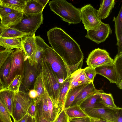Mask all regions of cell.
<instances>
[{
    "instance_id": "obj_1",
    "label": "cell",
    "mask_w": 122,
    "mask_h": 122,
    "mask_svg": "<svg viewBox=\"0 0 122 122\" xmlns=\"http://www.w3.org/2000/svg\"><path fill=\"white\" fill-rule=\"evenodd\" d=\"M49 43L66 60L71 72L81 69L84 56L79 44L60 28L55 27L47 33Z\"/></svg>"
},
{
    "instance_id": "obj_2",
    "label": "cell",
    "mask_w": 122,
    "mask_h": 122,
    "mask_svg": "<svg viewBox=\"0 0 122 122\" xmlns=\"http://www.w3.org/2000/svg\"><path fill=\"white\" fill-rule=\"evenodd\" d=\"M51 10L69 25L81 22L80 9L65 0H53L49 3Z\"/></svg>"
},
{
    "instance_id": "obj_3",
    "label": "cell",
    "mask_w": 122,
    "mask_h": 122,
    "mask_svg": "<svg viewBox=\"0 0 122 122\" xmlns=\"http://www.w3.org/2000/svg\"><path fill=\"white\" fill-rule=\"evenodd\" d=\"M50 65L58 78L65 80L71 74L69 66L65 58L49 46L44 51L41 58Z\"/></svg>"
},
{
    "instance_id": "obj_4",
    "label": "cell",
    "mask_w": 122,
    "mask_h": 122,
    "mask_svg": "<svg viewBox=\"0 0 122 122\" xmlns=\"http://www.w3.org/2000/svg\"><path fill=\"white\" fill-rule=\"evenodd\" d=\"M40 64L41 71L39 75L41 78L44 87L56 106L61 84L59 83L56 75L47 63L41 59Z\"/></svg>"
},
{
    "instance_id": "obj_5",
    "label": "cell",
    "mask_w": 122,
    "mask_h": 122,
    "mask_svg": "<svg viewBox=\"0 0 122 122\" xmlns=\"http://www.w3.org/2000/svg\"><path fill=\"white\" fill-rule=\"evenodd\" d=\"M42 12L35 14H24L20 22L16 25L10 26L28 35H33L43 23Z\"/></svg>"
},
{
    "instance_id": "obj_6",
    "label": "cell",
    "mask_w": 122,
    "mask_h": 122,
    "mask_svg": "<svg viewBox=\"0 0 122 122\" xmlns=\"http://www.w3.org/2000/svg\"><path fill=\"white\" fill-rule=\"evenodd\" d=\"M33 100L30 97L28 92L19 91L15 93L11 116L14 122H17L27 113Z\"/></svg>"
},
{
    "instance_id": "obj_7",
    "label": "cell",
    "mask_w": 122,
    "mask_h": 122,
    "mask_svg": "<svg viewBox=\"0 0 122 122\" xmlns=\"http://www.w3.org/2000/svg\"><path fill=\"white\" fill-rule=\"evenodd\" d=\"M81 20L87 31L97 30L102 22L99 17L96 10L91 5H85L80 9Z\"/></svg>"
},
{
    "instance_id": "obj_8",
    "label": "cell",
    "mask_w": 122,
    "mask_h": 122,
    "mask_svg": "<svg viewBox=\"0 0 122 122\" xmlns=\"http://www.w3.org/2000/svg\"><path fill=\"white\" fill-rule=\"evenodd\" d=\"M38 65L25 56L24 73L20 91L27 92L29 91L30 86L38 76Z\"/></svg>"
},
{
    "instance_id": "obj_9",
    "label": "cell",
    "mask_w": 122,
    "mask_h": 122,
    "mask_svg": "<svg viewBox=\"0 0 122 122\" xmlns=\"http://www.w3.org/2000/svg\"><path fill=\"white\" fill-rule=\"evenodd\" d=\"M11 62L10 69L8 79V86L16 75H21L23 78L25 67V55L23 49H17L11 54Z\"/></svg>"
},
{
    "instance_id": "obj_10",
    "label": "cell",
    "mask_w": 122,
    "mask_h": 122,
    "mask_svg": "<svg viewBox=\"0 0 122 122\" xmlns=\"http://www.w3.org/2000/svg\"><path fill=\"white\" fill-rule=\"evenodd\" d=\"M86 62L88 66L95 68L113 63L114 60L111 58L106 50L98 48L93 50L89 54Z\"/></svg>"
},
{
    "instance_id": "obj_11",
    "label": "cell",
    "mask_w": 122,
    "mask_h": 122,
    "mask_svg": "<svg viewBox=\"0 0 122 122\" xmlns=\"http://www.w3.org/2000/svg\"><path fill=\"white\" fill-rule=\"evenodd\" d=\"M120 108H112L105 107L94 108H89L83 110L90 118L116 122L118 111Z\"/></svg>"
},
{
    "instance_id": "obj_12",
    "label": "cell",
    "mask_w": 122,
    "mask_h": 122,
    "mask_svg": "<svg viewBox=\"0 0 122 122\" xmlns=\"http://www.w3.org/2000/svg\"><path fill=\"white\" fill-rule=\"evenodd\" d=\"M112 31L108 24L102 22L99 28L96 31L89 30L87 31L86 38L99 44L104 42Z\"/></svg>"
},
{
    "instance_id": "obj_13",
    "label": "cell",
    "mask_w": 122,
    "mask_h": 122,
    "mask_svg": "<svg viewBox=\"0 0 122 122\" xmlns=\"http://www.w3.org/2000/svg\"><path fill=\"white\" fill-rule=\"evenodd\" d=\"M70 79L68 90L92 82L86 76L84 69H79L72 73L70 76Z\"/></svg>"
},
{
    "instance_id": "obj_14",
    "label": "cell",
    "mask_w": 122,
    "mask_h": 122,
    "mask_svg": "<svg viewBox=\"0 0 122 122\" xmlns=\"http://www.w3.org/2000/svg\"><path fill=\"white\" fill-rule=\"evenodd\" d=\"M95 69L97 74L107 78L110 83H117V79L113 63L99 66Z\"/></svg>"
},
{
    "instance_id": "obj_15",
    "label": "cell",
    "mask_w": 122,
    "mask_h": 122,
    "mask_svg": "<svg viewBox=\"0 0 122 122\" xmlns=\"http://www.w3.org/2000/svg\"><path fill=\"white\" fill-rule=\"evenodd\" d=\"M98 91L95 88L93 82L90 83L79 93L70 107L80 106L86 99Z\"/></svg>"
},
{
    "instance_id": "obj_16",
    "label": "cell",
    "mask_w": 122,
    "mask_h": 122,
    "mask_svg": "<svg viewBox=\"0 0 122 122\" xmlns=\"http://www.w3.org/2000/svg\"><path fill=\"white\" fill-rule=\"evenodd\" d=\"M83 110L89 108H97L106 107L103 103L98 92L84 100L80 105Z\"/></svg>"
},
{
    "instance_id": "obj_17",
    "label": "cell",
    "mask_w": 122,
    "mask_h": 122,
    "mask_svg": "<svg viewBox=\"0 0 122 122\" xmlns=\"http://www.w3.org/2000/svg\"><path fill=\"white\" fill-rule=\"evenodd\" d=\"M35 36V35H27L21 38L23 49L25 56L32 61L33 53L36 48Z\"/></svg>"
},
{
    "instance_id": "obj_18",
    "label": "cell",
    "mask_w": 122,
    "mask_h": 122,
    "mask_svg": "<svg viewBox=\"0 0 122 122\" xmlns=\"http://www.w3.org/2000/svg\"><path fill=\"white\" fill-rule=\"evenodd\" d=\"M28 35L0 22V38H21Z\"/></svg>"
},
{
    "instance_id": "obj_19",
    "label": "cell",
    "mask_w": 122,
    "mask_h": 122,
    "mask_svg": "<svg viewBox=\"0 0 122 122\" xmlns=\"http://www.w3.org/2000/svg\"><path fill=\"white\" fill-rule=\"evenodd\" d=\"M15 93L7 88L0 90V99L11 116Z\"/></svg>"
},
{
    "instance_id": "obj_20",
    "label": "cell",
    "mask_w": 122,
    "mask_h": 122,
    "mask_svg": "<svg viewBox=\"0 0 122 122\" xmlns=\"http://www.w3.org/2000/svg\"><path fill=\"white\" fill-rule=\"evenodd\" d=\"M35 38L36 48L33 54V61L38 65L44 51L49 46L40 36H35Z\"/></svg>"
},
{
    "instance_id": "obj_21",
    "label": "cell",
    "mask_w": 122,
    "mask_h": 122,
    "mask_svg": "<svg viewBox=\"0 0 122 122\" xmlns=\"http://www.w3.org/2000/svg\"><path fill=\"white\" fill-rule=\"evenodd\" d=\"M70 80L69 76L67 78L63 83L61 84L56 103L59 114L64 109L66 96L69 88Z\"/></svg>"
},
{
    "instance_id": "obj_22",
    "label": "cell",
    "mask_w": 122,
    "mask_h": 122,
    "mask_svg": "<svg viewBox=\"0 0 122 122\" xmlns=\"http://www.w3.org/2000/svg\"><path fill=\"white\" fill-rule=\"evenodd\" d=\"M115 4L114 0H101L100 7L97 10L98 16L101 20L107 18Z\"/></svg>"
},
{
    "instance_id": "obj_23",
    "label": "cell",
    "mask_w": 122,
    "mask_h": 122,
    "mask_svg": "<svg viewBox=\"0 0 122 122\" xmlns=\"http://www.w3.org/2000/svg\"><path fill=\"white\" fill-rule=\"evenodd\" d=\"M23 15V12L16 11L10 13L1 19V22L9 26H15L21 20Z\"/></svg>"
},
{
    "instance_id": "obj_24",
    "label": "cell",
    "mask_w": 122,
    "mask_h": 122,
    "mask_svg": "<svg viewBox=\"0 0 122 122\" xmlns=\"http://www.w3.org/2000/svg\"><path fill=\"white\" fill-rule=\"evenodd\" d=\"M11 59L10 54L0 69V82L4 88H7L8 86V79L10 69Z\"/></svg>"
},
{
    "instance_id": "obj_25",
    "label": "cell",
    "mask_w": 122,
    "mask_h": 122,
    "mask_svg": "<svg viewBox=\"0 0 122 122\" xmlns=\"http://www.w3.org/2000/svg\"><path fill=\"white\" fill-rule=\"evenodd\" d=\"M0 46L7 50L23 49L21 38H0Z\"/></svg>"
},
{
    "instance_id": "obj_26",
    "label": "cell",
    "mask_w": 122,
    "mask_h": 122,
    "mask_svg": "<svg viewBox=\"0 0 122 122\" xmlns=\"http://www.w3.org/2000/svg\"><path fill=\"white\" fill-rule=\"evenodd\" d=\"M88 84L82 85L68 90L64 104V110L69 107L71 106L79 93Z\"/></svg>"
},
{
    "instance_id": "obj_27",
    "label": "cell",
    "mask_w": 122,
    "mask_h": 122,
    "mask_svg": "<svg viewBox=\"0 0 122 122\" xmlns=\"http://www.w3.org/2000/svg\"><path fill=\"white\" fill-rule=\"evenodd\" d=\"M44 8L36 0H28L23 11L24 14H35L43 12Z\"/></svg>"
},
{
    "instance_id": "obj_28",
    "label": "cell",
    "mask_w": 122,
    "mask_h": 122,
    "mask_svg": "<svg viewBox=\"0 0 122 122\" xmlns=\"http://www.w3.org/2000/svg\"><path fill=\"white\" fill-rule=\"evenodd\" d=\"M113 63L117 80L116 84L121 89L122 88V52L116 55Z\"/></svg>"
},
{
    "instance_id": "obj_29",
    "label": "cell",
    "mask_w": 122,
    "mask_h": 122,
    "mask_svg": "<svg viewBox=\"0 0 122 122\" xmlns=\"http://www.w3.org/2000/svg\"><path fill=\"white\" fill-rule=\"evenodd\" d=\"M28 0H0V4L15 10L23 12Z\"/></svg>"
},
{
    "instance_id": "obj_30",
    "label": "cell",
    "mask_w": 122,
    "mask_h": 122,
    "mask_svg": "<svg viewBox=\"0 0 122 122\" xmlns=\"http://www.w3.org/2000/svg\"><path fill=\"white\" fill-rule=\"evenodd\" d=\"M44 89L51 122H54L59 114L58 109L54 100Z\"/></svg>"
},
{
    "instance_id": "obj_31",
    "label": "cell",
    "mask_w": 122,
    "mask_h": 122,
    "mask_svg": "<svg viewBox=\"0 0 122 122\" xmlns=\"http://www.w3.org/2000/svg\"><path fill=\"white\" fill-rule=\"evenodd\" d=\"M64 110L69 119L88 116L80 106L70 107Z\"/></svg>"
},
{
    "instance_id": "obj_32",
    "label": "cell",
    "mask_w": 122,
    "mask_h": 122,
    "mask_svg": "<svg viewBox=\"0 0 122 122\" xmlns=\"http://www.w3.org/2000/svg\"><path fill=\"white\" fill-rule=\"evenodd\" d=\"M33 89L37 92L38 93V97L35 101L36 104L41 102L45 94L44 89L42 80L39 75L35 81Z\"/></svg>"
},
{
    "instance_id": "obj_33",
    "label": "cell",
    "mask_w": 122,
    "mask_h": 122,
    "mask_svg": "<svg viewBox=\"0 0 122 122\" xmlns=\"http://www.w3.org/2000/svg\"><path fill=\"white\" fill-rule=\"evenodd\" d=\"M115 22V32L117 41L122 37V6L117 17H113Z\"/></svg>"
},
{
    "instance_id": "obj_34",
    "label": "cell",
    "mask_w": 122,
    "mask_h": 122,
    "mask_svg": "<svg viewBox=\"0 0 122 122\" xmlns=\"http://www.w3.org/2000/svg\"><path fill=\"white\" fill-rule=\"evenodd\" d=\"M102 102L106 107L112 108H116L117 107L115 104L112 94L105 93L102 90H99Z\"/></svg>"
},
{
    "instance_id": "obj_35",
    "label": "cell",
    "mask_w": 122,
    "mask_h": 122,
    "mask_svg": "<svg viewBox=\"0 0 122 122\" xmlns=\"http://www.w3.org/2000/svg\"><path fill=\"white\" fill-rule=\"evenodd\" d=\"M22 80V78L21 75H16L9 83L7 88L15 93L18 92L19 91Z\"/></svg>"
},
{
    "instance_id": "obj_36",
    "label": "cell",
    "mask_w": 122,
    "mask_h": 122,
    "mask_svg": "<svg viewBox=\"0 0 122 122\" xmlns=\"http://www.w3.org/2000/svg\"><path fill=\"white\" fill-rule=\"evenodd\" d=\"M0 122H13L10 114L0 99Z\"/></svg>"
},
{
    "instance_id": "obj_37",
    "label": "cell",
    "mask_w": 122,
    "mask_h": 122,
    "mask_svg": "<svg viewBox=\"0 0 122 122\" xmlns=\"http://www.w3.org/2000/svg\"><path fill=\"white\" fill-rule=\"evenodd\" d=\"M41 102V104L42 115L43 117L49 122H51L48 110L47 101L45 92L44 95Z\"/></svg>"
},
{
    "instance_id": "obj_38",
    "label": "cell",
    "mask_w": 122,
    "mask_h": 122,
    "mask_svg": "<svg viewBox=\"0 0 122 122\" xmlns=\"http://www.w3.org/2000/svg\"><path fill=\"white\" fill-rule=\"evenodd\" d=\"M36 105V112L35 117L36 122H49L42 115L41 102Z\"/></svg>"
},
{
    "instance_id": "obj_39",
    "label": "cell",
    "mask_w": 122,
    "mask_h": 122,
    "mask_svg": "<svg viewBox=\"0 0 122 122\" xmlns=\"http://www.w3.org/2000/svg\"><path fill=\"white\" fill-rule=\"evenodd\" d=\"M84 70L87 78L92 82H93L94 78L97 74L95 68L88 66L84 69Z\"/></svg>"
},
{
    "instance_id": "obj_40",
    "label": "cell",
    "mask_w": 122,
    "mask_h": 122,
    "mask_svg": "<svg viewBox=\"0 0 122 122\" xmlns=\"http://www.w3.org/2000/svg\"><path fill=\"white\" fill-rule=\"evenodd\" d=\"M13 50H0V69L7 58L12 52Z\"/></svg>"
},
{
    "instance_id": "obj_41",
    "label": "cell",
    "mask_w": 122,
    "mask_h": 122,
    "mask_svg": "<svg viewBox=\"0 0 122 122\" xmlns=\"http://www.w3.org/2000/svg\"><path fill=\"white\" fill-rule=\"evenodd\" d=\"M16 11H19L11 9L0 4V19L3 17L10 13Z\"/></svg>"
},
{
    "instance_id": "obj_42",
    "label": "cell",
    "mask_w": 122,
    "mask_h": 122,
    "mask_svg": "<svg viewBox=\"0 0 122 122\" xmlns=\"http://www.w3.org/2000/svg\"><path fill=\"white\" fill-rule=\"evenodd\" d=\"M69 119L64 110L59 114L54 122H68Z\"/></svg>"
},
{
    "instance_id": "obj_43",
    "label": "cell",
    "mask_w": 122,
    "mask_h": 122,
    "mask_svg": "<svg viewBox=\"0 0 122 122\" xmlns=\"http://www.w3.org/2000/svg\"><path fill=\"white\" fill-rule=\"evenodd\" d=\"M36 100H34L28 110L27 113L29 115L33 117H35L36 110Z\"/></svg>"
},
{
    "instance_id": "obj_44",
    "label": "cell",
    "mask_w": 122,
    "mask_h": 122,
    "mask_svg": "<svg viewBox=\"0 0 122 122\" xmlns=\"http://www.w3.org/2000/svg\"><path fill=\"white\" fill-rule=\"evenodd\" d=\"M68 122H91V121L90 118L87 116L72 119H69Z\"/></svg>"
},
{
    "instance_id": "obj_45",
    "label": "cell",
    "mask_w": 122,
    "mask_h": 122,
    "mask_svg": "<svg viewBox=\"0 0 122 122\" xmlns=\"http://www.w3.org/2000/svg\"><path fill=\"white\" fill-rule=\"evenodd\" d=\"M28 94L30 97L33 100H36L38 97L37 92L34 89L29 90Z\"/></svg>"
},
{
    "instance_id": "obj_46",
    "label": "cell",
    "mask_w": 122,
    "mask_h": 122,
    "mask_svg": "<svg viewBox=\"0 0 122 122\" xmlns=\"http://www.w3.org/2000/svg\"><path fill=\"white\" fill-rule=\"evenodd\" d=\"M116 122H122V109L120 108L117 113Z\"/></svg>"
},
{
    "instance_id": "obj_47",
    "label": "cell",
    "mask_w": 122,
    "mask_h": 122,
    "mask_svg": "<svg viewBox=\"0 0 122 122\" xmlns=\"http://www.w3.org/2000/svg\"><path fill=\"white\" fill-rule=\"evenodd\" d=\"M36 1L45 8L46 5L49 1V0H36Z\"/></svg>"
},
{
    "instance_id": "obj_48",
    "label": "cell",
    "mask_w": 122,
    "mask_h": 122,
    "mask_svg": "<svg viewBox=\"0 0 122 122\" xmlns=\"http://www.w3.org/2000/svg\"><path fill=\"white\" fill-rule=\"evenodd\" d=\"M90 118L91 122H110L104 120L91 118Z\"/></svg>"
},
{
    "instance_id": "obj_49",
    "label": "cell",
    "mask_w": 122,
    "mask_h": 122,
    "mask_svg": "<svg viewBox=\"0 0 122 122\" xmlns=\"http://www.w3.org/2000/svg\"><path fill=\"white\" fill-rule=\"evenodd\" d=\"M29 116L27 113L22 118L16 122H26Z\"/></svg>"
},
{
    "instance_id": "obj_50",
    "label": "cell",
    "mask_w": 122,
    "mask_h": 122,
    "mask_svg": "<svg viewBox=\"0 0 122 122\" xmlns=\"http://www.w3.org/2000/svg\"><path fill=\"white\" fill-rule=\"evenodd\" d=\"M26 122H36V121L35 118L32 117L29 115Z\"/></svg>"
},
{
    "instance_id": "obj_51",
    "label": "cell",
    "mask_w": 122,
    "mask_h": 122,
    "mask_svg": "<svg viewBox=\"0 0 122 122\" xmlns=\"http://www.w3.org/2000/svg\"><path fill=\"white\" fill-rule=\"evenodd\" d=\"M58 81L60 84H62L65 80L61 78H58Z\"/></svg>"
},
{
    "instance_id": "obj_52",
    "label": "cell",
    "mask_w": 122,
    "mask_h": 122,
    "mask_svg": "<svg viewBox=\"0 0 122 122\" xmlns=\"http://www.w3.org/2000/svg\"><path fill=\"white\" fill-rule=\"evenodd\" d=\"M3 88H4L3 86L1 83L0 82V90Z\"/></svg>"
},
{
    "instance_id": "obj_53",
    "label": "cell",
    "mask_w": 122,
    "mask_h": 122,
    "mask_svg": "<svg viewBox=\"0 0 122 122\" xmlns=\"http://www.w3.org/2000/svg\"></svg>"
}]
</instances>
